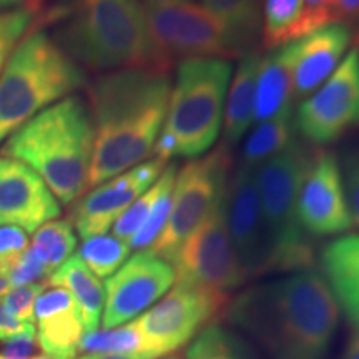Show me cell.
Wrapping results in <instances>:
<instances>
[{
    "label": "cell",
    "instance_id": "obj_11",
    "mask_svg": "<svg viewBox=\"0 0 359 359\" xmlns=\"http://www.w3.org/2000/svg\"><path fill=\"white\" fill-rule=\"evenodd\" d=\"M226 308L228 304L213 296L173 285L154 306L135 318L132 325L158 359L190 343L205 326L217 323Z\"/></svg>",
    "mask_w": 359,
    "mask_h": 359
},
{
    "label": "cell",
    "instance_id": "obj_39",
    "mask_svg": "<svg viewBox=\"0 0 359 359\" xmlns=\"http://www.w3.org/2000/svg\"><path fill=\"white\" fill-rule=\"evenodd\" d=\"M37 346V331L34 327V330L7 341L6 346L0 351V359H30Z\"/></svg>",
    "mask_w": 359,
    "mask_h": 359
},
{
    "label": "cell",
    "instance_id": "obj_33",
    "mask_svg": "<svg viewBox=\"0 0 359 359\" xmlns=\"http://www.w3.org/2000/svg\"><path fill=\"white\" fill-rule=\"evenodd\" d=\"M35 24H37L35 7H22L17 11L0 12V74H2L13 48L24 39V35L35 27Z\"/></svg>",
    "mask_w": 359,
    "mask_h": 359
},
{
    "label": "cell",
    "instance_id": "obj_40",
    "mask_svg": "<svg viewBox=\"0 0 359 359\" xmlns=\"http://www.w3.org/2000/svg\"><path fill=\"white\" fill-rule=\"evenodd\" d=\"M34 327L35 326L30 325V323H22L17 318H13L6 306L0 303V341L7 343V341L17 338V336L24 334L27 331L34 330Z\"/></svg>",
    "mask_w": 359,
    "mask_h": 359
},
{
    "label": "cell",
    "instance_id": "obj_49",
    "mask_svg": "<svg viewBox=\"0 0 359 359\" xmlns=\"http://www.w3.org/2000/svg\"><path fill=\"white\" fill-rule=\"evenodd\" d=\"M356 42H358V48H359V30H358V34H356Z\"/></svg>",
    "mask_w": 359,
    "mask_h": 359
},
{
    "label": "cell",
    "instance_id": "obj_6",
    "mask_svg": "<svg viewBox=\"0 0 359 359\" xmlns=\"http://www.w3.org/2000/svg\"><path fill=\"white\" fill-rule=\"evenodd\" d=\"M231 79L226 58H190L178 64L163 128L155 143V158H198L217 142L223 128L224 103Z\"/></svg>",
    "mask_w": 359,
    "mask_h": 359
},
{
    "label": "cell",
    "instance_id": "obj_31",
    "mask_svg": "<svg viewBox=\"0 0 359 359\" xmlns=\"http://www.w3.org/2000/svg\"><path fill=\"white\" fill-rule=\"evenodd\" d=\"M177 172H178L177 167L172 165V167H170L167 183H165L163 190H161L160 196L156 198L151 212L148 213L145 223H143L140 230L135 233V235L128 240L130 250L145 251L150 248V246L156 241V238L161 235V231H163L165 224H167V219L170 217V208H172L173 185H175V178H177Z\"/></svg>",
    "mask_w": 359,
    "mask_h": 359
},
{
    "label": "cell",
    "instance_id": "obj_10",
    "mask_svg": "<svg viewBox=\"0 0 359 359\" xmlns=\"http://www.w3.org/2000/svg\"><path fill=\"white\" fill-rule=\"evenodd\" d=\"M231 158L226 145L218 147L177 172L173 185L172 208L161 235L148 248L150 253L172 264L183 241L191 235L219 195L230 183Z\"/></svg>",
    "mask_w": 359,
    "mask_h": 359
},
{
    "label": "cell",
    "instance_id": "obj_3",
    "mask_svg": "<svg viewBox=\"0 0 359 359\" xmlns=\"http://www.w3.org/2000/svg\"><path fill=\"white\" fill-rule=\"evenodd\" d=\"M92 151L88 107L75 95L40 111L0 148L2 156L32 168L62 205L74 203L87 191Z\"/></svg>",
    "mask_w": 359,
    "mask_h": 359
},
{
    "label": "cell",
    "instance_id": "obj_34",
    "mask_svg": "<svg viewBox=\"0 0 359 359\" xmlns=\"http://www.w3.org/2000/svg\"><path fill=\"white\" fill-rule=\"evenodd\" d=\"M45 288H47L45 283H32V285L15 286V288L8 290L7 293L4 294L2 304L13 318H17V320L22 323H30V325H34L35 302H37L40 293H42Z\"/></svg>",
    "mask_w": 359,
    "mask_h": 359
},
{
    "label": "cell",
    "instance_id": "obj_13",
    "mask_svg": "<svg viewBox=\"0 0 359 359\" xmlns=\"http://www.w3.org/2000/svg\"><path fill=\"white\" fill-rule=\"evenodd\" d=\"M175 285L173 266L150 251H138L107 278L103 330L127 325L163 298Z\"/></svg>",
    "mask_w": 359,
    "mask_h": 359
},
{
    "label": "cell",
    "instance_id": "obj_36",
    "mask_svg": "<svg viewBox=\"0 0 359 359\" xmlns=\"http://www.w3.org/2000/svg\"><path fill=\"white\" fill-rule=\"evenodd\" d=\"M11 286H25L39 283V280H45L50 276V271L45 264L37 258L32 250L27 248L19 258L8 266L6 273Z\"/></svg>",
    "mask_w": 359,
    "mask_h": 359
},
{
    "label": "cell",
    "instance_id": "obj_7",
    "mask_svg": "<svg viewBox=\"0 0 359 359\" xmlns=\"http://www.w3.org/2000/svg\"><path fill=\"white\" fill-rule=\"evenodd\" d=\"M313 151L293 142L257 168V185L271 246V271L293 273L314 264L311 236L296 215L299 188L313 160Z\"/></svg>",
    "mask_w": 359,
    "mask_h": 359
},
{
    "label": "cell",
    "instance_id": "obj_43",
    "mask_svg": "<svg viewBox=\"0 0 359 359\" xmlns=\"http://www.w3.org/2000/svg\"><path fill=\"white\" fill-rule=\"evenodd\" d=\"M80 359H147L140 356H120V354H85Z\"/></svg>",
    "mask_w": 359,
    "mask_h": 359
},
{
    "label": "cell",
    "instance_id": "obj_44",
    "mask_svg": "<svg viewBox=\"0 0 359 359\" xmlns=\"http://www.w3.org/2000/svg\"><path fill=\"white\" fill-rule=\"evenodd\" d=\"M145 6H168V4H178L187 2V0H142Z\"/></svg>",
    "mask_w": 359,
    "mask_h": 359
},
{
    "label": "cell",
    "instance_id": "obj_21",
    "mask_svg": "<svg viewBox=\"0 0 359 359\" xmlns=\"http://www.w3.org/2000/svg\"><path fill=\"white\" fill-rule=\"evenodd\" d=\"M293 57L294 45L291 42L262 58L255 100L257 123L293 111Z\"/></svg>",
    "mask_w": 359,
    "mask_h": 359
},
{
    "label": "cell",
    "instance_id": "obj_23",
    "mask_svg": "<svg viewBox=\"0 0 359 359\" xmlns=\"http://www.w3.org/2000/svg\"><path fill=\"white\" fill-rule=\"evenodd\" d=\"M47 286H58L69 291L77 304L83 330L95 331L102 323L103 304H105V290L102 281L85 266L77 255L70 257L57 268L45 281Z\"/></svg>",
    "mask_w": 359,
    "mask_h": 359
},
{
    "label": "cell",
    "instance_id": "obj_16",
    "mask_svg": "<svg viewBox=\"0 0 359 359\" xmlns=\"http://www.w3.org/2000/svg\"><path fill=\"white\" fill-rule=\"evenodd\" d=\"M167 161L148 158L137 167L93 187L72 210V226L82 240L105 235L125 210L158 180Z\"/></svg>",
    "mask_w": 359,
    "mask_h": 359
},
{
    "label": "cell",
    "instance_id": "obj_41",
    "mask_svg": "<svg viewBox=\"0 0 359 359\" xmlns=\"http://www.w3.org/2000/svg\"><path fill=\"white\" fill-rule=\"evenodd\" d=\"M338 22L359 25V0H338Z\"/></svg>",
    "mask_w": 359,
    "mask_h": 359
},
{
    "label": "cell",
    "instance_id": "obj_29",
    "mask_svg": "<svg viewBox=\"0 0 359 359\" xmlns=\"http://www.w3.org/2000/svg\"><path fill=\"white\" fill-rule=\"evenodd\" d=\"M127 241L114 235H97L82 241L77 257L98 280L110 278L130 257Z\"/></svg>",
    "mask_w": 359,
    "mask_h": 359
},
{
    "label": "cell",
    "instance_id": "obj_24",
    "mask_svg": "<svg viewBox=\"0 0 359 359\" xmlns=\"http://www.w3.org/2000/svg\"><path fill=\"white\" fill-rule=\"evenodd\" d=\"M223 22L243 53L255 50L262 37V8L258 0H201Z\"/></svg>",
    "mask_w": 359,
    "mask_h": 359
},
{
    "label": "cell",
    "instance_id": "obj_9",
    "mask_svg": "<svg viewBox=\"0 0 359 359\" xmlns=\"http://www.w3.org/2000/svg\"><path fill=\"white\" fill-rule=\"evenodd\" d=\"M145 15L151 43L167 72L173 62L190 58L230 60L243 55L223 22L193 0L168 6H145Z\"/></svg>",
    "mask_w": 359,
    "mask_h": 359
},
{
    "label": "cell",
    "instance_id": "obj_35",
    "mask_svg": "<svg viewBox=\"0 0 359 359\" xmlns=\"http://www.w3.org/2000/svg\"><path fill=\"white\" fill-rule=\"evenodd\" d=\"M338 22V0H303L299 39ZM298 39V40H299Z\"/></svg>",
    "mask_w": 359,
    "mask_h": 359
},
{
    "label": "cell",
    "instance_id": "obj_20",
    "mask_svg": "<svg viewBox=\"0 0 359 359\" xmlns=\"http://www.w3.org/2000/svg\"><path fill=\"white\" fill-rule=\"evenodd\" d=\"M320 266L339 311L359 333V233L327 243L321 250Z\"/></svg>",
    "mask_w": 359,
    "mask_h": 359
},
{
    "label": "cell",
    "instance_id": "obj_46",
    "mask_svg": "<svg viewBox=\"0 0 359 359\" xmlns=\"http://www.w3.org/2000/svg\"><path fill=\"white\" fill-rule=\"evenodd\" d=\"M25 0H0V8H12L17 6H22Z\"/></svg>",
    "mask_w": 359,
    "mask_h": 359
},
{
    "label": "cell",
    "instance_id": "obj_28",
    "mask_svg": "<svg viewBox=\"0 0 359 359\" xmlns=\"http://www.w3.org/2000/svg\"><path fill=\"white\" fill-rule=\"evenodd\" d=\"M77 248V235L67 219H52L34 233L30 250L48 268L50 275L72 257Z\"/></svg>",
    "mask_w": 359,
    "mask_h": 359
},
{
    "label": "cell",
    "instance_id": "obj_45",
    "mask_svg": "<svg viewBox=\"0 0 359 359\" xmlns=\"http://www.w3.org/2000/svg\"><path fill=\"white\" fill-rule=\"evenodd\" d=\"M8 290H11V283H8L6 275H2V273H0V296L6 294Z\"/></svg>",
    "mask_w": 359,
    "mask_h": 359
},
{
    "label": "cell",
    "instance_id": "obj_2",
    "mask_svg": "<svg viewBox=\"0 0 359 359\" xmlns=\"http://www.w3.org/2000/svg\"><path fill=\"white\" fill-rule=\"evenodd\" d=\"M170 93V75L156 70L109 72L90 85L93 151L87 191L150 158Z\"/></svg>",
    "mask_w": 359,
    "mask_h": 359
},
{
    "label": "cell",
    "instance_id": "obj_42",
    "mask_svg": "<svg viewBox=\"0 0 359 359\" xmlns=\"http://www.w3.org/2000/svg\"><path fill=\"white\" fill-rule=\"evenodd\" d=\"M341 359H359V333L353 334V338L349 339L346 349H344Z\"/></svg>",
    "mask_w": 359,
    "mask_h": 359
},
{
    "label": "cell",
    "instance_id": "obj_18",
    "mask_svg": "<svg viewBox=\"0 0 359 359\" xmlns=\"http://www.w3.org/2000/svg\"><path fill=\"white\" fill-rule=\"evenodd\" d=\"M353 40L349 25L333 24L294 40L293 100L303 102L338 69Z\"/></svg>",
    "mask_w": 359,
    "mask_h": 359
},
{
    "label": "cell",
    "instance_id": "obj_12",
    "mask_svg": "<svg viewBox=\"0 0 359 359\" xmlns=\"http://www.w3.org/2000/svg\"><path fill=\"white\" fill-rule=\"evenodd\" d=\"M298 132L314 145H327L359 125V48L344 55L331 77L299 103Z\"/></svg>",
    "mask_w": 359,
    "mask_h": 359
},
{
    "label": "cell",
    "instance_id": "obj_27",
    "mask_svg": "<svg viewBox=\"0 0 359 359\" xmlns=\"http://www.w3.org/2000/svg\"><path fill=\"white\" fill-rule=\"evenodd\" d=\"M79 351L85 354H120L156 359L132 321L111 330L88 331L82 336Z\"/></svg>",
    "mask_w": 359,
    "mask_h": 359
},
{
    "label": "cell",
    "instance_id": "obj_5",
    "mask_svg": "<svg viewBox=\"0 0 359 359\" xmlns=\"http://www.w3.org/2000/svg\"><path fill=\"white\" fill-rule=\"evenodd\" d=\"M85 83L82 67L50 35L34 27L0 74V143Z\"/></svg>",
    "mask_w": 359,
    "mask_h": 359
},
{
    "label": "cell",
    "instance_id": "obj_1",
    "mask_svg": "<svg viewBox=\"0 0 359 359\" xmlns=\"http://www.w3.org/2000/svg\"><path fill=\"white\" fill-rule=\"evenodd\" d=\"M224 313L268 359H325L341 311L321 273L309 268L241 291Z\"/></svg>",
    "mask_w": 359,
    "mask_h": 359
},
{
    "label": "cell",
    "instance_id": "obj_8",
    "mask_svg": "<svg viewBox=\"0 0 359 359\" xmlns=\"http://www.w3.org/2000/svg\"><path fill=\"white\" fill-rule=\"evenodd\" d=\"M172 266L175 285L201 291L224 304H230L233 291L245 285L246 280L228 233L226 190L183 241Z\"/></svg>",
    "mask_w": 359,
    "mask_h": 359
},
{
    "label": "cell",
    "instance_id": "obj_47",
    "mask_svg": "<svg viewBox=\"0 0 359 359\" xmlns=\"http://www.w3.org/2000/svg\"><path fill=\"white\" fill-rule=\"evenodd\" d=\"M30 359H64V358H58V356H52V354H47V353H43V354H39V356H32Z\"/></svg>",
    "mask_w": 359,
    "mask_h": 359
},
{
    "label": "cell",
    "instance_id": "obj_50",
    "mask_svg": "<svg viewBox=\"0 0 359 359\" xmlns=\"http://www.w3.org/2000/svg\"><path fill=\"white\" fill-rule=\"evenodd\" d=\"M34 2H35V6H37V4L40 2V0H34Z\"/></svg>",
    "mask_w": 359,
    "mask_h": 359
},
{
    "label": "cell",
    "instance_id": "obj_22",
    "mask_svg": "<svg viewBox=\"0 0 359 359\" xmlns=\"http://www.w3.org/2000/svg\"><path fill=\"white\" fill-rule=\"evenodd\" d=\"M262 58V53L251 50L243 53L238 62L236 72L231 79L230 93L224 103V145H235L255 122V100Z\"/></svg>",
    "mask_w": 359,
    "mask_h": 359
},
{
    "label": "cell",
    "instance_id": "obj_32",
    "mask_svg": "<svg viewBox=\"0 0 359 359\" xmlns=\"http://www.w3.org/2000/svg\"><path fill=\"white\" fill-rule=\"evenodd\" d=\"M170 167H172V165H167L154 185L148 188L143 195L138 196V198L135 200L122 215H120V218L116 219L114 226H111L114 236L120 238V240L127 241L128 243L130 238H132L135 233L140 230L142 224L145 223L148 213H150L151 208H154L156 198H158L161 190H163L165 183H167Z\"/></svg>",
    "mask_w": 359,
    "mask_h": 359
},
{
    "label": "cell",
    "instance_id": "obj_48",
    "mask_svg": "<svg viewBox=\"0 0 359 359\" xmlns=\"http://www.w3.org/2000/svg\"><path fill=\"white\" fill-rule=\"evenodd\" d=\"M158 359H183L180 354H175V353H170V354H165V356H161Z\"/></svg>",
    "mask_w": 359,
    "mask_h": 359
},
{
    "label": "cell",
    "instance_id": "obj_38",
    "mask_svg": "<svg viewBox=\"0 0 359 359\" xmlns=\"http://www.w3.org/2000/svg\"><path fill=\"white\" fill-rule=\"evenodd\" d=\"M29 246V233L19 226L4 224L0 226V273L6 275L11 264Z\"/></svg>",
    "mask_w": 359,
    "mask_h": 359
},
{
    "label": "cell",
    "instance_id": "obj_15",
    "mask_svg": "<svg viewBox=\"0 0 359 359\" xmlns=\"http://www.w3.org/2000/svg\"><path fill=\"white\" fill-rule=\"evenodd\" d=\"M296 215L308 236L344 235L353 228L339 161L331 151L313 155L299 188Z\"/></svg>",
    "mask_w": 359,
    "mask_h": 359
},
{
    "label": "cell",
    "instance_id": "obj_4",
    "mask_svg": "<svg viewBox=\"0 0 359 359\" xmlns=\"http://www.w3.org/2000/svg\"><path fill=\"white\" fill-rule=\"evenodd\" d=\"M55 42L93 72H165L148 34L142 0H79Z\"/></svg>",
    "mask_w": 359,
    "mask_h": 359
},
{
    "label": "cell",
    "instance_id": "obj_30",
    "mask_svg": "<svg viewBox=\"0 0 359 359\" xmlns=\"http://www.w3.org/2000/svg\"><path fill=\"white\" fill-rule=\"evenodd\" d=\"M187 359H253L245 343L218 323L205 326L187 349Z\"/></svg>",
    "mask_w": 359,
    "mask_h": 359
},
{
    "label": "cell",
    "instance_id": "obj_14",
    "mask_svg": "<svg viewBox=\"0 0 359 359\" xmlns=\"http://www.w3.org/2000/svg\"><path fill=\"white\" fill-rule=\"evenodd\" d=\"M226 224L245 280L271 273V246L257 185V168L241 163L228 183Z\"/></svg>",
    "mask_w": 359,
    "mask_h": 359
},
{
    "label": "cell",
    "instance_id": "obj_25",
    "mask_svg": "<svg viewBox=\"0 0 359 359\" xmlns=\"http://www.w3.org/2000/svg\"><path fill=\"white\" fill-rule=\"evenodd\" d=\"M294 132L293 111L259 122L245 142L243 163L258 168L264 161L280 155L294 142Z\"/></svg>",
    "mask_w": 359,
    "mask_h": 359
},
{
    "label": "cell",
    "instance_id": "obj_37",
    "mask_svg": "<svg viewBox=\"0 0 359 359\" xmlns=\"http://www.w3.org/2000/svg\"><path fill=\"white\" fill-rule=\"evenodd\" d=\"M353 228H359V148L349 150L339 165Z\"/></svg>",
    "mask_w": 359,
    "mask_h": 359
},
{
    "label": "cell",
    "instance_id": "obj_19",
    "mask_svg": "<svg viewBox=\"0 0 359 359\" xmlns=\"http://www.w3.org/2000/svg\"><path fill=\"white\" fill-rule=\"evenodd\" d=\"M37 343L43 353L64 359H74L83 336L79 308L69 291L47 286L35 302Z\"/></svg>",
    "mask_w": 359,
    "mask_h": 359
},
{
    "label": "cell",
    "instance_id": "obj_26",
    "mask_svg": "<svg viewBox=\"0 0 359 359\" xmlns=\"http://www.w3.org/2000/svg\"><path fill=\"white\" fill-rule=\"evenodd\" d=\"M303 0H263L262 40L263 47L275 50L299 39Z\"/></svg>",
    "mask_w": 359,
    "mask_h": 359
},
{
    "label": "cell",
    "instance_id": "obj_17",
    "mask_svg": "<svg viewBox=\"0 0 359 359\" xmlns=\"http://www.w3.org/2000/svg\"><path fill=\"white\" fill-rule=\"evenodd\" d=\"M60 215V203L45 182L19 160L0 155V226L35 233Z\"/></svg>",
    "mask_w": 359,
    "mask_h": 359
}]
</instances>
